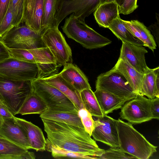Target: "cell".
Masks as SVG:
<instances>
[{"mask_svg": "<svg viewBox=\"0 0 159 159\" xmlns=\"http://www.w3.org/2000/svg\"><path fill=\"white\" fill-rule=\"evenodd\" d=\"M47 138L46 142L66 150L94 157L104 150L99 148L84 129L54 120L41 119Z\"/></svg>", "mask_w": 159, "mask_h": 159, "instance_id": "6da1fadb", "label": "cell"}, {"mask_svg": "<svg viewBox=\"0 0 159 159\" xmlns=\"http://www.w3.org/2000/svg\"><path fill=\"white\" fill-rule=\"evenodd\" d=\"M119 148L124 152L139 159H148L157 151L150 143L129 122L116 120Z\"/></svg>", "mask_w": 159, "mask_h": 159, "instance_id": "7a4b0ae2", "label": "cell"}, {"mask_svg": "<svg viewBox=\"0 0 159 159\" xmlns=\"http://www.w3.org/2000/svg\"><path fill=\"white\" fill-rule=\"evenodd\" d=\"M61 28L68 38L86 49L100 48L111 43V40L97 32L73 13L66 19Z\"/></svg>", "mask_w": 159, "mask_h": 159, "instance_id": "3957f363", "label": "cell"}, {"mask_svg": "<svg viewBox=\"0 0 159 159\" xmlns=\"http://www.w3.org/2000/svg\"><path fill=\"white\" fill-rule=\"evenodd\" d=\"M33 91L31 81L14 80L0 76V99L14 116Z\"/></svg>", "mask_w": 159, "mask_h": 159, "instance_id": "277c9868", "label": "cell"}, {"mask_svg": "<svg viewBox=\"0 0 159 159\" xmlns=\"http://www.w3.org/2000/svg\"><path fill=\"white\" fill-rule=\"evenodd\" d=\"M7 48L11 57L37 64L40 69L39 79L58 73L54 57L46 47L28 49Z\"/></svg>", "mask_w": 159, "mask_h": 159, "instance_id": "5b68a950", "label": "cell"}, {"mask_svg": "<svg viewBox=\"0 0 159 159\" xmlns=\"http://www.w3.org/2000/svg\"><path fill=\"white\" fill-rule=\"evenodd\" d=\"M34 92L45 103L48 109L78 113L72 102L57 88L42 79L31 81Z\"/></svg>", "mask_w": 159, "mask_h": 159, "instance_id": "8992f818", "label": "cell"}, {"mask_svg": "<svg viewBox=\"0 0 159 159\" xmlns=\"http://www.w3.org/2000/svg\"><path fill=\"white\" fill-rule=\"evenodd\" d=\"M40 34L25 25L14 26L0 38L9 48L28 49L44 47Z\"/></svg>", "mask_w": 159, "mask_h": 159, "instance_id": "52a82bcc", "label": "cell"}, {"mask_svg": "<svg viewBox=\"0 0 159 159\" xmlns=\"http://www.w3.org/2000/svg\"><path fill=\"white\" fill-rule=\"evenodd\" d=\"M40 69L36 63L12 57L0 62V76L18 81H32L39 79Z\"/></svg>", "mask_w": 159, "mask_h": 159, "instance_id": "ba28073f", "label": "cell"}, {"mask_svg": "<svg viewBox=\"0 0 159 159\" xmlns=\"http://www.w3.org/2000/svg\"><path fill=\"white\" fill-rule=\"evenodd\" d=\"M41 39L44 45L52 54L58 68L72 62L71 49L58 27L46 30L42 35Z\"/></svg>", "mask_w": 159, "mask_h": 159, "instance_id": "9c48e42d", "label": "cell"}, {"mask_svg": "<svg viewBox=\"0 0 159 159\" xmlns=\"http://www.w3.org/2000/svg\"><path fill=\"white\" fill-rule=\"evenodd\" d=\"M95 86L96 89L110 93L120 98L132 99L137 95L123 75L112 68L97 77Z\"/></svg>", "mask_w": 159, "mask_h": 159, "instance_id": "30bf717a", "label": "cell"}, {"mask_svg": "<svg viewBox=\"0 0 159 159\" xmlns=\"http://www.w3.org/2000/svg\"><path fill=\"white\" fill-rule=\"evenodd\" d=\"M100 0H58L54 25L58 26L67 16L72 13L80 20L85 18L96 10Z\"/></svg>", "mask_w": 159, "mask_h": 159, "instance_id": "8fae6325", "label": "cell"}, {"mask_svg": "<svg viewBox=\"0 0 159 159\" xmlns=\"http://www.w3.org/2000/svg\"><path fill=\"white\" fill-rule=\"evenodd\" d=\"M151 99L137 94L126 102L121 108L120 117L132 124H140L153 119L150 109Z\"/></svg>", "mask_w": 159, "mask_h": 159, "instance_id": "7c38bea8", "label": "cell"}, {"mask_svg": "<svg viewBox=\"0 0 159 159\" xmlns=\"http://www.w3.org/2000/svg\"><path fill=\"white\" fill-rule=\"evenodd\" d=\"M96 117L91 135L94 139L110 148H119L117 120L105 114L102 116Z\"/></svg>", "mask_w": 159, "mask_h": 159, "instance_id": "4fadbf2b", "label": "cell"}, {"mask_svg": "<svg viewBox=\"0 0 159 159\" xmlns=\"http://www.w3.org/2000/svg\"><path fill=\"white\" fill-rule=\"evenodd\" d=\"M15 117L2 119L0 126V135L22 147L30 149L26 134Z\"/></svg>", "mask_w": 159, "mask_h": 159, "instance_id": "5bb4252c", "label": "cell"}, {"mask_svg": "<svg viewBox=\"0 0 159 159\" xmlns=\"http://www.w3.org/2000/svg\"><path fill=\"white\" fill-rule=\"evenodd\" d=\"M44 0H25L22 22L33 30L40 34Z\"/></svg>", "mask_w": 159, "mask_h": 159, "instance_id": "9a60e30c", "label": "cell"}, {"mask_svg": "<svg viewBox=\"0 0 159 159\" xmlns=\"http://www.w3.org/2000/svg\"><path fill=\"white\" fill-rule=\"evenodd\" d=\"M147 52L143 46L122 42L119 58H125L138 71L144 74L148 68L145 57Z\"/></svg>", "mask_w": 159, "mask_h": 159, "instance_id": "2e32d148", "label": "cell"}, {"mask_svg": "<svg viewBox=\"0 0 159 159\" xmlns=\"http://www.w3.org/2000/svg\"><path fill=\"white\" fill-rule=\"evenodd\" d=\"M41 79L57 88L66 96L72 102L78 111L84 107L80 92L64 80L59 73Z\"/></svg>", "mask_w": 159, "mask_h": 159, "instance_id": "e0dca14e", "label": "cell"}, {"mask_svg": "<svg viewBox=\"0 0 159 159\" xmlns=\"http://www.w3.org/2000/svg\"><path fill=\"white\" fill-rule=\"evenodd\" d=\"M112 69L121 73L133 91L137 94L141 95L143 74L138 71L124 58H119Z\"/></svg>", "mask_w": 159, "mask_h": 159, "instance_id": "ac0fdd59", "label": "cell"}, {"mask_svg": "<svg viewBox=\"0 0 159 159\" xmlns=\"http://www.w3.org/2000/svg\"><path fill=\"white\" fill-rule=\"evenodd\" d=\"M63 66V70L59 73L66 82L80 92L91 89L87 77L76 65L70 63Z\"/></svg>", "mask_w": 159, "mask_h": 159, "instance_id": "d6986e66", "label": "cell"}, {"mask_svg": "<svg viewBox=\"0 0 159 159\" xmlns=\"http://www.w3.org/2000/svg\"><path fill=\"white\" fill-rule=\"evenodd\" d=\"M15 118L24 130L31 149L36 151L45 150L46 139L42 129L30 122L16 117Z\"/></svg>", "mask_w": 159, "mask_h": 159, "instance_id": "ffe728a7", "label": "cell"}, {"mask_svg": "<svg viewBox=\"0 0 159 159\" xmlns=\"http://www.w3.org/2000/svg\"><path fill=\"white\" fill-rule=\"evenodd\" d=\"M35 157L34 152L0 135V159H34Z\"/></svg>", "mask_w": 159, "mask_h": 159, "instance_id": "44dd1931", "label": "cell"}, {"mask_svg": "<svg viewBox=\"0 0 159 159\" xmlns=\"http://www.w3.org/2000/svg\"><path fill=\"white\" fill-rule=\"evenodd\" d=\"M94 93L101 108L105 115L121 108L126 102L131 99L120 98L114 94L97 89Z\"/></svg>", "mask_w": 159, "mask_h": 159, "instance_id": "7402d4cb", "label": "cell"}, {"mask_svg": "<svg viewBox=\"0 0 159 159\" xmlns=\"http://www.w3.org/2000/svg\"><path fill=\"white\" fill-rule=\"evenodd\" d=\"M141 95L152 99L159 98V67H149L143 74Z\"/></svg>", "mask_w": 159, "mask_h": 159, "instance_id": "603a6c76", "label": "cell"}, {"mask_svg": "<svg viewBox=\"0 0 159 159\" xmlns=\"http://www.w3.org/2000/svg\"><path fill=\"white\" fill-rule=\"evenodd\" d=\"M93 12L97 23L104 28H108L111 22L120 15L118 5L115 2L100 4Z\"/></svg>", "mask_w": 159, "mask_h": 159, "instance_id": "cb8c5ba5", "label": "cell"}, {"mask_svg": "<svg viewBox=\"0 0 159 159\" xmlns=\"http://www.w3.org/2000/svg\"><path fill=\"white\" fill-rule=\"evenodd\" d=\"M41 119L50 120L84 129L78 113L47 110L40 114Z\"/></svg>", "mask_w": 159, "mask_h": 159, "instance_id": "d4e9b609", "label": "cell"}, {"mask_svg": "<svg viewBox=\"0 0 159 159\" xmlns=\"http://www.w3.org/2000/svg\"><path fill=\"white\" fill-rule=\"evenodd\" d=\"M108 28L122 42L143 46V43L134 37L125 26L119 15L112 21Z\"/></svg>", "mask_w": 159, "mask_h": 159, "instance_id": "484cf974", "label": "cell"}, {"mask_svg": "<svg viewBox=\"0 0 159 159\" xmlns=\"http://www.w3.org/2000/svg\"><path fill=\"white\" fill-rule=\"evenodd\" d=\"M48 107L43 100L33 91L27 97L18 111L17 114L21 115L41 114Z\"/></svg>", "mask_w": 159, "mask_h": 159, "instance_id": "4316f807", "label": "cell"}, {"mask_svg": "<svg viewBox=\"0 0 159 159\" xmlns=\"http://www.w3.org/2000/svg\"><path fill=\"white\" fill-rule=\"evenodd\" d=\"M83 107L92 116L95 117L102 116L104 114L91 89H85L80 92Z\"/></svg>", "mask_w": 159, "mask_h": 159, "instance_id": "83f0119b", "label": "cell"}, {"mask_svg": "<svg viewBox=\"0 0 159 159\" xmlns=\"http://www.w3.org/2000/svg\"><path fill=\"white\" fill-rule=\"evenodd\" d=\"M58 0H44L41 29L42 35L48 29L55 26V17Z\"/></svg>", "mask_w": 159, "mask_h": 159, "instance_id": "f1b7e54d", "label": "cell"}, {"mask_svg": "<svg viewBox=\"0 0 159 159\" xmlns=\"http://www.w3.org/2000/svg\"><path fill=\"white\" fill-rule=\"evenodd\" d=\"M139 31L141 38V41L145 47H148L153 52L156 49V42L151 32L142 22L137 20H131Z\"/></svg>", "mask_w": 159, "mask_h": 159, "instance_id": "f546056e", "label": "cell"}, {"mask_svg": "<svg viewBox=\"0 0 159 159\" xmlns=\"http://www.w3.org/2000/svg\"><path fill=\"white\" fill-rule=\"evenodd\" d=\"M46 150L51 152L52 156L56 158H72L80 159H96L93 157L61 148L54 146L47 142H46Z\"/></svg>", "mask_w": 159, "mask_h": 159, "instance_id": "4dcf8cb0", "label": "cell"}, {"mask_svg": "<svg viewBox=\"0 0 159 159\" xmlns=\"http://www.w3.org/2000/svg\"><path fill=\"white\" fill-rule=\"evenodd\" d=\"M25 0H10L9 7L13 15L14 26H19L22 22Z\"/></svg>", "mask_w": 159, "mask_h": 159, "instance_id": "1f68e13d", "label": "cell"}, {"mask_svg": "<svg viewBox=\"0 0 159 159\" xmlns=\"http://www.w3.org/2000/svg\"><path fill=\"white\" fill-rule=\"evenodd\" d=\"M78 114L85 130L91 136L94 126V121L92 116L84 107L82 108L78 111Z\"/></svg>", "mask_w": 159, "mask_h": 159, "instance_id": "d6a6232c", "label": "cell"}, {"mask_svg": "<svg viewBox=\"0 0 159 159\" xmlns=\"http://www.w3.org/2000/svg\"><path fill=\"white\" fill-rule=\"evenodd\" d=\"M119 148H110L107 150H104L102 154L98 157V159H129L136 158L131 155L125 154Z\"/></svg>", "mask_w": 159, "mask_h": 159, "instance_id": "836d02e7", "label": "cell"}, {"mask_svg": "<svg viewBox=\"0 0 159 159\" xmlns=\"http://www.w3.org/2000/svg\"><path fill=\"white\" fill-rule=\"evenodd\" d=\"M13 15L9 7L7 12L0 24V38L14 27L13 23Z\"/></svg>", "mask_w": 159, "mask_h": 159, "instance_id": "e575fe53", "label": "cell"}, {"mask_svg": "<svg viewBox=\"0 0 159 159\" xmlns=\"http://www.w3.org/2000/svg\"><path fill=\"white\" fill-rule=\"evenodd\" d=\"M137 0H124L122 4L118 6L119 14L127 15L132 13L138 7Z\"/></svg>", "mask_w": 159, "mask_h": 159, "instance_id": "d590c367", "label": "cell"}, {"mask_svg": "<svg viewBox=\"0 0 159 159\" xmlns=\"http://www.w3.org/2000/svg\"><path fill=\"white\" fill-rule=\"evenodd\" d=\"M150 109L153 119H159V98L151 99Z\"/></svg>", "mask_w": 159, "mask_h": 159, "instance_id": "8d00e7d4", "label": "cell"}, {"mask_svg": "<svg viewBox=\"0 0 159 159\" xmlns=\"http://www.w3.org/2000/svg\"><path fill=\"white\" fill-rule=\"evenodd\" d=\"M156 18L157 20V21L155 22L154 24L149 25L147 28L149 30L151 31L155 37L157 43L159 46V14L156 13Z\"/></svg>", "mask_w": 159, "mask_h": 159, "instance_id": "74e56055", "label": "cell"}, {"mask_svg": "<svg viewBox=\"0 0 159 159\" xmlns=\"http://www.w3.org/2000/svg\"><path fill=\"white\" fill-rule=\"evenodd\" d=\"M14 116L7 106L0 99V117L4 119L12 118Z\"/></svg>", "mask_w": 159, "mask_h": 159, "instance_id": "f35d334b", "label": "cell"}, {"mask_svg": "<svg viewBox=\"0 0 159 159\" xmlns=\"http://www.w3.org/2000/svg\"><path fill=\"white\" fill-rule=\"evenodd\" d=\"M10 0H0V24L9 7Z\"/></svg>", "mask_w": 159, "mask_h": 159, "instance_id": "ab89813d", "label": "cell"}, {"mask_svg": "<svg viewBox=\"0 0 159 159\" xmlns=\"http://www.w3.org/2000/svg\"><path fill=\"white\" fill-rule=\"evenodd\" d=\"M11 57L5 45L0 40V62Z\"/></svg>", "mask_w": 159, "mask_h": 159, "instance_id": "60d3db41", "label": "cell"}, {"mask_svg": "<svg viewBox=\"0 0 159 159\" xmlns=\"http://www.w3.org/2000/svg\"><path fill=\"white\" fill-rule=\"evenodd\" d=\"M115 0H100V4H103L105 3L111 2H115Z\"/></svg>", "mask_w": 159, "mask_h": 159, "instance_id": "b9f144b4", "label": "cell"}, {"mask_svg": "<svg viewBox=\"0 0 159 159\" xmlns=\"http://www.w3.org/2000/svg\"><path fill=\"white\" fill-rule=\"evenodd\" d=\"M124 0H115V2L118 5V6H120L123 3Z\"/></svg>", "mask_w": 159, "mask_h": 159, "instance_id": "7bdbcfd3", "label": "cell"}, {"mask_svg": "<svg viewBox=\"0 0 159 159\" xmlns=\"http://www.w3.org/2000/svg\"><path fill=\"white\" fill-rule=\"evenodd\" d=\"M2 118L0 117V126L2 124Z\"/></svg>", "mask_w": 159, "mask_h": 159, "instance_id": "ee69618b", "label": "cell"}]
</instances>
